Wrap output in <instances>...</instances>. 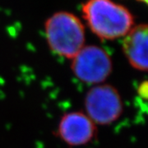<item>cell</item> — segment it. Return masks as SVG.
Instances as JSON below:
<instances>
[{
  "label": "cell",
  "mask_w": 148,
  "mask_h": 148,
  "mask_svg": "<svg viewBox=\"0 0 148 148\" xmlns=\"http://www.w3.org/2000/svg\"><path fill=\"white\" fill-rule=\"evenodd\" d=\"M82 11L90 32L101 40L123 38L134 27L130 11L112 0H87Z\"/></svg>",
  "instance_id": "cell-1"
},
{
  "label": "cell",
  "mask_w": 148,
  "mask_h": 148,
  "mask_svg": "<svg viewBox=\"0 0 148 148\" xmlns=\"http://www.w3.org/2000/svg\"><path fill=\"white\" fill-rule=\"evenodd\" d=\"M45 34L49 49L66 59L71 60L86 45L84 24L72 12L60 11L48 17Z\"/></svg>",
  "instance_id": "cell-2"
},
{
  "label": "cell",
  "mask_w": 148,
  "mask_h": 148,
  "mask_svg": "<svg viewBox=\"0 0 148 148\" xmlns=\"http://www.w3.org/2000/svg\"><path fill=\"white\" fill-rule=\"evenodd\" d=\"M74 77L86 85L105 83L113 72V60L105 49L98 45H85L71 59Z\"/></svg>",
  "instance_id": "cell-3"
},
{
  "label": "cell",
  "mask_w": 148,
  "mask_h": 148,
  "mask_svg": "<svg viewBox=\"0 0 148 148\" xmlns=\"http://www.w3.org/2000/svg\"><path fill=\"white\" fill-rule=\"evenodd\" d=\"M85 114L95 125H110L121 117L123 102L121 95L110 84L92 86L85 95Z\"/></svg>",
  "instance_id": "cell-4"
},
{
  "label": "cell",
  "mask_w": 148,
  "mask_h": 148,
  "mask_svg": "<svg viewBox=\"0 0 148 148\" xmlns=\"http://www.w3.org/2000/svg\"><path fill=\"white\" fill-rule=\"evenodd\" d=\"M97 125L82 111L65 113L58 121L56 136L69 147H82L97 136Z\"/></svg>",
  "instance_id": "cell-5"
},
{
  "label": "cell",
  "mask_w": 148,
  "mask_h": 148,
  "mask_svg": "<svg viewBox=\"0 0 148 148\" xmlns=\"http://www.w3.org/2000/svg\"><path fill=\"white\" fill-rule=\"evenodd\" d=\"M148 27L147 24L134 26L123 38L122 51L132 69L147 71Z\"/></svg>",
  "instance_id": "cell-6"
},
{
  "label": "cell",
  "mask_w": 148,
  "mask_h": 148,
  "mask_svg": "<svg viewBox=\"0 0 148 148\" xmlns=\"http://www.w3.org/2000/svg\"><path fill=\"white\" fill-rule=\"evenodd\" d=\"M138 95L144 100H147V82L144 81L138 87Z\"/></svg>",
  "instance_id": "cell-7"
},
{
  "label": "cell",
  "mask_w": 148,
  "mask_h": 148,
  "mask_svg": "<svg viewBox=\"0 0 148 148\" xmlns=\"http://www.w3.org/2000/svg\"><path fill=\"white\" fill-rule=\"evenodd\" d=\"M139 2H142V3H147V0H138Z\"/></svg>",
  "instance_id": "cell-8"
}]
</instances>
